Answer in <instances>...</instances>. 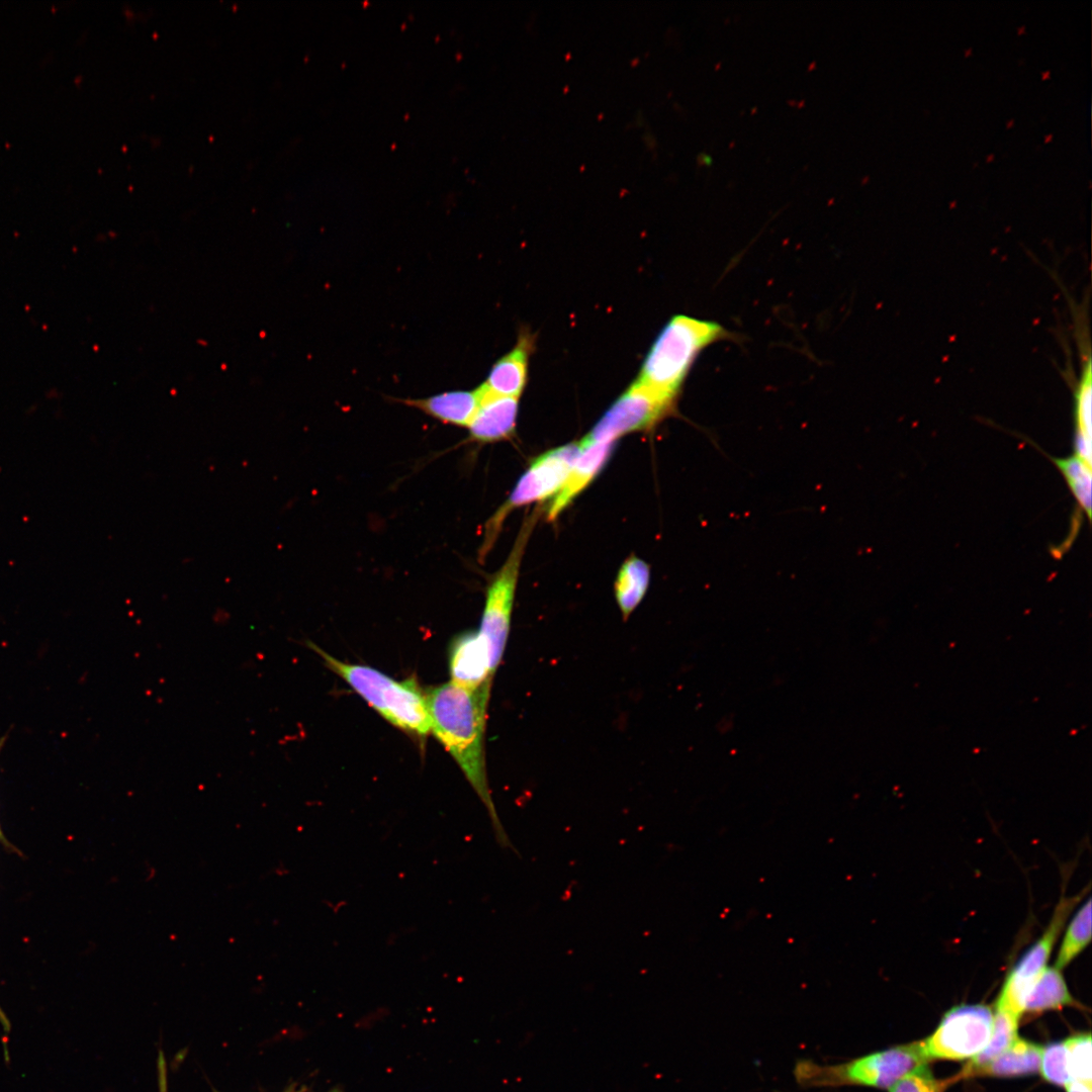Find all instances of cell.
<instances>
[{
  "instance_id": "27",
  "label": "cell",
  "mask_w": 1092,
  "mask_h": 1092,
  "mask_svg": "<svg viewBox=\"0 0 1092 1092\" xmlns=\"http://www.w3.org/2000/svg\"><path fill=\"white\" fill-rule=\"evenodd\" d=\"M699 162L704 166L712 165V158L707 154H701L699 156Z\"/></svg>"
},
{
  "instance_id": "28",
  "label": "cell",
  "mask_w": 1092,
  "mask_h": 1092,
  "mask_svg": "<svg viewBox=\"0 0 1092 1092\" xmlns=\"http://www.w3.org/2000/svg\"><path fill=\"white\" fill-rule=\"evenodd\" d=\"M4 741H5V737H2V738H0V751H1V748H2V746H3V744H4ZM0 840H1L2 842H6V841H5V838H4V835H3V833H2V830H1V827H0Z\"/></svg>"
},
{
  "instance_id": "5",
  "label": "cell",
  "mask_w": 1092,
  "mask_h": 1092,
  "mask_svg": "<svg viewBox=\"0 0 1092 1092\" xmlns=\"http://www.w3.org/2000/svg\"><path fill=\"white\" fill-rule=\"evenodd\" d=\"M579 451L578 444H569L548 451L534 460L517 483L510 498L485 524L484 538L479 549L480 559L491 550L503 522L512 510L532 502L543 500L559 491Z\"/></svg>"
},
{
  "instance_id": "14",
  "label": "cell",
  "mask_w": 1092,
  "mask_h": 1092,
  "mask_svg": "<svg viewBox=\"0 0 1092 1092\" xmlns=\"http://www.w3.org/2000/svg\"><path fill=\"white\" fill-rule=\"evenodd\" d=\"M614 443H597L579 448L562 487L548 509V519L554 520L601 471L611 455Z\"/></svg>"
},
{
  "instance_id": "18",
  "label": "cell",
  "mask_w": 1092,
  "mask_h": 1092,
  "mask_svg": "<svg viewBox=\"0 0 1092 1092\" xmlns=\"http://www.w3.org/2000/svg\"><path fill=\"white\" fill-rule=\"evenodd\" d=\"M648 581L649 568L643 560L633 556L623 563L615 581V596L625 620L642 601Z\"/></svg>"
},
{
  "instance_id": "21",
  "label": "cell",
  "mask_w": 1092,
  "mask_h": 1092,
  "mask_svg": "<svg viewBox=\"0 0 1092 1092\" xmlns=\"http://www.w3.org/2000/svg\"><path fill=\"white\" fill-rule=\"evenodd\" d=\"M1019 1020V1018L1007 1012L995 1009L992 1033L988 1044L980 1054L972 1058L962 1071L979 1067L1004 1052L1018 1036Z\"/></svg>"
},
{
  "instance_id": "23",
  "label": "cell",
  "mask_w": 1092,
  "mask_h": 1092,
  "mask_svg": "<svg viewBox=\"0 0 1092 1092\" xmlns=\"http://www.w3.org/2000/svg\"><path fill=\"white\" fill-rule=\"evenodd\" d=\"M1039 1072L1046 1082L1057 1086L1064 1087L1072 1079L1064 1041L1042 1046Z\"/></svg>"
},
{
  "instance_id": "19",
  "label": "cell",
  "mask_w": 1092,
  "mask_h": 1092,
  "mask_svg": "<svg viewBox=\"0 0 1092 1092\" xmlns=\"http://www.w3.org/2000/svg\"><path fill=\"white\" fill-rule=\"evenodd\" d=\"M1090 940L1091 899L1089 898L1067 925L1054 966L1060 970L1068 967L1088 946Z\"/></svg>"
},
{
  "instance_id": "13",
  "label": "cell",
  "mask_w": 1092,
  "mask_h": 1092,
  "mask_svg": "<svg viewBox=\"0 0 1092 1092\" xmlns=\"http://www.w3.org/2000/svg\"><path fill=\"white\" fill-rule=\"evenodd\" d=\"M406 406L421 411L425 415L446 425L468 427L479 402L480 391L452 390L423 398H395Z\"/></svg>"
},
{
  "instance_id": "2",
  "label": "cell",
  "mask_w": 1092,
  "mask_h": 1092,
  "mask_svg": "<svg viewBox=\"0 0 1092 1092\" xmlns=\"http://www.w3.org/2000/svg\"><path fill=\"white\" fill-rule=\"evenodd\" d=\"M734 338L719 323L674 315L652 344L635 382L674 402L698 355L716 342Z\"/></svg>"
},
{
  "instance_id": "11",
  "label": "cell",
  "mask_w": 1092,
  "mask_h": 1092,
  "mask_svg": "<svg viewBox=\"0 0 1092 1092\" xmlns=\"http://www.w3.org/2000/svg\"><path fill=\"white\" fill-rule=\"evenodd\" d=\"M480 402L468 428V440L492 443L511 437L516 428L518 398L489 393L481 385Z\"/></svg>"
},
{
  "instance_id": "17",
  "label": "cell",
  "mask_w": 1092,
  "mask_h": 1092,
  "mask_svg": "<svg viewBox=\"0 0 1092 1092\" xmlns=\"http://www.w3.org/2000/svg\"><path fill=\"white\" fill-rule=\"evenodd\" d=\"M1081 1007L1070 992L1062 970L1048 966L1029 991L1024 1013H1042L1064 1007Z\"/></svg>"
},
{
  "instance_id": "4",
  "label": "cell",
  "mask_w": 1092,
  "mask_h": 1092,
  "mask_svg": "<svg viewBox=\"0 0 1092 1092\" xmlns=\"http://www.w3.org/2000/svg\"><path fill=\"white\" fill-rule=\"evenodd\" d=\"M928 1062L920 1041H914L838 1064L821 1065L801 1059L795 1063L793 1075L804 1089L857 1086L889 1090L908 1074L928 1066Z\"/></svg>"
},
{
  "instance_id": "15",
  "label": "cell",
  "mask_w": 1092,
  "mask_h": 1092,
  "mask_svg": "<svg viewBox=\"0 0 1092 1092\" xmlns=\"http://www.w3.org/2000/svg\"><path fill=\"white\" fill-rule=\"evenodd\" d=\"M1042 1046L1017 1036L1015 1040L1000 1055L989 1062L962 1071L957 1077L960 1079L970 1076L992 1077H1022L1039 1072Z\"/></svg>"
},
{
  "instance_id": "10",
  "label": "cell",
  "mask_w": 1092,
  "mask_h": 1092,
  "mask_svg": "<svg viewBox=\"0 0 1092 1092\" xmlns=\"http://www.w3.org/2000/svg\"><path fill=\"white\" fill-rule=\"evenodd\" d=\"M451 681L469 690L492 682L486 644L478 632L456 637L449 654Z\"/></svg>"
},
{
  "instance_id": "20",
  "label": "cell",
  "mask_w": 1092,
  "mask_h": 1092,
  "mask_svg": "<svg viewBox=\"0 0 1092 1092\" xmlns=\"http://www.w3.org/2000/svg\"><path fill=\"white\" fill-rule=\"evenodd\" d=\"M1050 459L1060 469L1062 475L1074 495L1078 507L1084 511L1087 519H1091V465L1079 456L1073 454L1066 458Z\"/></svg>"
},
{
  "instance_id": "25",
  "label": "cell",
  "mask_w": 1092,
  "mask_h": 1092,
  "mask_svg": "<svg viewBox=\"0 0 1092 1092\" xmlns=\"http://www.w3.org/2000/svg\"><path fill=\"white\" fill-rule=\"evenodd\" d=\"M158 1080L159 1092H167V1065L162 1052L159 1053L158 1058Z\"/></svg>"
},
{
  "instance_id": "12",
  "label": "cell",
  "mask_w": 1092,
  "mask_h": 1092,
  "mask_svg": "<svg viewBox=\"0 0 1092 1092\" xmlns=\"http://www.w3.org/2000/svg\"><path fill=\"white\" fill-rule=\"evenodd\" d=\"M533 348L534 337L521 332L515 347L492 365L481 386L489 393L518 398L526 385Z\"/></svg>"
},
{
  "instance_id": "9",
  "label": "cell",
  "mask_w": 1092,
  "mask_h": 1092,
  "mask_svg": "<svg viewBox=\"0 0 1092 1092\" xmlns=\"http://www.w3.org/2000/svg\"><path fill=\"white\" fill-rule=\"evenodd\" d=\"M673 404V401L634 381L578 446L582 448L597 443H614L625 434L649 429L670 413Z\"/></svg>"
},
{
  "instance_id": "16",
  "label": "cell",
  "mask_w": 1092,
  "mask_h": 1092,
  "mask_svg": "<svg viewBox=\"0 0 1092 1092\" xmlns=\"http://www.w3.org/2000/svg\"><path fill=\"white\" fill-rule=\"evenodd\" d=\"M1081 348V370L1074 389V454L1091 465V353L1090 347Z\"/></svg>"
},
{
  "instance_id": "7",
  "label": "cell",
  "mask_w": 1092,
  "mask_h": 1092,
  "mask_svg": "<svg viewBox=\"0 0 1092 1092\" xmlns=\"http://www.w3.org/2000/svg\"><path fill=\"white\" fill-rule=\"evenodd\" d=\"M994 1012L984 1004H963L948 1010L931 1035L920 1040L928 1061L972 1059L988 1044Z\"/></svg>"
},
{
  "instance_id": "6",
  "label": "cell",
  "mask_w": 1092,
  "mask_h": 1092,
  "mask_svg": "<svg viewBox=\"0 0 1092 1092\" xmlns=\"http://www.w3.org/2000/svg\"><path fill=\"white\" fill-rule=\"evenodd\" d=\"M535 520V515L527 519L510 556L494 574L486 590L478 633L486 644L490 671L493 675L506 649L520 562Z\"/></svg>"
},
{
  "instance_id": "22",
  "label": "cell",
  "mask_w": 1092,
  "mask_h": 1092,
  "mask_svg": "<svg viewBox=\"0 0 1092 1092\" xmlns=\"http://www.w3.org/2000/svg\"><path fill=\"white\" fill-rule=\"evenodd\" d=\"M1069 1072L1072 1079L1092 1083V1043L1090 1032L1072 1035L1064 1040Z\"/></svg>"
},
{
  "instance_id": "24",
  "label": "cell",
  "mask_w": 1092,
  "mask_h": 1092,
  "mask_svg": "<svg viewBox=\"0 0 1092 1092\" xmlns=\"http://www.w3.org/2000/svg\"><path fill=\"white\" fill-rule=\"evenodd\" d=\"M957 1076L949 1079H936L928 1066L922 1067L898 1081L890 1092H944L949 1084L958 1081Z\"/></svg>"
},
{
  "instance_id": "3",
  "label": "cell",
  "mask_w": 1092,
  "mask_h": 1092,
  "mask_svg": "<svg viewBox=\"0 0 1092 1092\" xmlns=\"http://www.w3.org/2000/svg\"><path fill=\"white\" fill-rule=\"evenodd\" d=\"M306 644L386 721L406 733L426 738L431 721L426 695L415 677L398 681L373 667L341 661L310 641Z\"/></svg>"
},
{
  "instance_id": "26",
  "label": "cell",
  "mask_w": 1092,
  "mask_h": 1092,
  "mask_svg": "<svg viewBox=\"0 0 1092 1092\" xmlns=\"http://www.w3.org/2000/svg\"><path fill=\"white\" fill-rule=\"evenodd\" d=\"M1066 1092H1092L1091 1083L1071 1079L1065 1086Z\"/></svg>"
},
{
  "instance_id": "8",
  "label": "cell",
  "mask_w": 1092,
  "mask_h": 1092,
  "mask_svg": "<svg viewBox=\"0 0 1092 1092\" xmlns=\"http://www.w3.org/2000/svg\"><path fill=\"white\" fill-rule=\"evenodd\" d=\"M1083 893L1078 896L1061 897L1043 933L1022 954L1007 975L996 1000L995 1009L1005 1011L1020 1019L1024 1013L1027 995L1037 978L1049 966L1053 948Z\"/></svg>"
},
{
  "instance_id": "1",
  "label": "cell",
  "mask_w": 1092,
  "mask_h": 1092,
  "mask_svg": "<svg viewBox=\"0 0 1092 1092\" xmlns=\"http://www.w3.org/2000/svg\"><path fill=\"white\" fill-rule=\"evenodd\" d=\"M491 684L469 690L448 681L429 689L426 701L431 731L458 763L487 810L496 843L518 853L498 818L486 775L484 734Z\"/></svg>"
}]
</instances>
